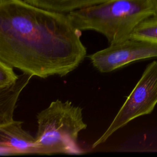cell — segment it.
Instances as JSON below:
<instances>
[{
  "mask_svg": "<svg viewBox=\"0 0 157 157\" xmlns=\"http://www.w3.org/2000/svg\"><path fill=\"white\" fill-rule=\"evenodd\" d=\"M82 110L69 101L56 99L39 112L35 136L37 154H82L77 140L80 132L87 127Z\"/></svg>",
  "mask_w": 157,
  "mask_h": 157,
  "instance_id": "cell-3",
  "label": "cell"
},
{
  "mask_svg": "<svg viewBox=\"0 0 157 157\" xmlns=\"http://www.w3.org/2000/svg\"><path fill=\"white\" fill-rule=\"evenodd\" d=\"M131 37L157 42V15L142 21L134 29Z\"/></svg>",
  "mask_w": 157,
  "mask_h": 157,
  "instance_id": "cell-9",
  "label": "cell"
},
{
  "mask_svg": "<svg viewBox=\"0 0 157 157\" xmlns=\"http://www.w3.org/2000/svg\"><path fill=\"white\" fill-rule=\"evenodd\" d=\"M7 1V0H0V2H2V1Z\"/></svg>",
  "mask_w": 157,
  "mask_h": 157,
  "instance_id": "cell-11",
  "label": "cell"
},
{
  "mask_svg": "<svg viewBox=\"0 0 157 157\" xmlns=\"http://www.w3.org/2000/svg\"><path fill=\"white\" fill-rule=\"evenodd\" d=\"M23 123L13 120L0 125L1 156L37 154L36 137L23 128Z\"/></svg>",
  "mask_w": 157,
  "mask_h": 157,
  "instance_id": "cell-6",
  "label": "cell"
},
{
  "mask_svg": "<svg viewBox=\"0 0 157 157\" xmlns=\"http://www.w3.org/2000/svg\"><path fill=\"white\" fill-rule=\"evenodd\" d=\"M33 76L23 73L18 80L10 86L0 90V125L9 123L13 120V113L17 102L22 90Z\"/></svg>",
  "mask_w": 157,
  "mask_h": 157,
  "instance_id": "cell-7",
  "label": "cell"
},
{
  "mask_svg": "<svg viewBox=\"0 0 157 157\" xmlns=\"http://www.w3.org/2000/svg\"><path fill=\"white\" fill-rule=\"evenodd\" d=\"M36 7L58 13L67 14L110 0H25Z\"/></svg>",
  "mask_w": 157,
  "mask_h": 157,
  "instance_id": "cell-8",
  "label": "cell"
},
{
  "mask_svg": "<svg viewBox=\"0 0 157 157\" xmlns=\"http://www.w3.org/2000/svg\"><path fill=\"white\" fill-rule=\"evenodd\" d=\"M101 73L119 69L134 61L157 57V42L129 38L88 56Z\"/></svg>",
  "mask_w": 157,
  "mask_h": 157,
  "instance_id": "cell-5",
  "label": "cell"
},
{
  "mask_svg": "<svg viewBox=\"0 0 157 157\" xmlns=\"http://www.w3.org/2000/svg\"><path fill=\"white\" fill-rule=\"evenodd\" d=\"M157 104V61L145 68L105 131L92 145L94 148L104 143L116 131L131 120L150 113Z\"/></svg>",
  "mask_w": 157,
  "mask_h": 157,
  "instance_id": "cell-4",
  "label": "cell"
},
{
  "mask_svg": "<svg viewBox=\"0 0 157 157\" xmlns=\"http://www.w3.org/2000/svg\"><path fill=\"white\" fill-rule=\"evenodd\" d=\"M81 34L66 13L25 0L0 2V60L23 73L41 78L67 75L86 56Z\"/></svg>",
  "mask_w": 157,
  "mask_h": 157,
  "instance_id": "cell-1",
  "label": "cell"
},
{
  "mask_svg": "<svg viewBox=\"0 0 157 157\" xmlns=\"http://www.w3.org/2000/svg\"><path fill=\"white\" fill-rule=\"evenodd\" d=\"M156 15L157 0H110L67 14L76 28L99 33L110 44L130 38L142 21Z\"/></svg>",
  "mask_w": 157,
  "mask_h": 157,
  "instance_id": "cell-2",
  "label": "cell"
},
{
  "mask_svg": "<svg viewBox=\"0 0 157 157\" xmlns=\"http://www.w3.org/2000/svg\"><path fill=\"white\" fill-rule=\"evenodd\" d=\"M13 68L12 66L0 60V90L10 86L19 78L20 75L15 73Z\"/></svg>",
  "mask_w": 157,
  "mask_h": 157,
  "instance_id": "cell-10",
  "label": "cell"
}]
</instances>
